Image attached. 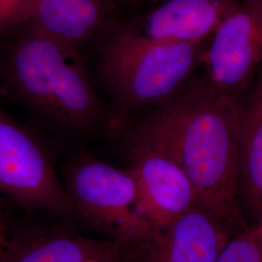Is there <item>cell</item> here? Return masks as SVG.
Returning <instances> with one entry per match:
<instances>
[{"label":"cell","mask_w":262,"mask_h":262,"mask_svg":"<svg viewBox=\"0 0 262 262\" xmlns=\"http://www.w3.org/2000/svg\"><path fill=\"white\" fill-rule=\"evenodd\" d=\"M140 245L45 231L9 240L0 262H139Z\"/></svg>","instance_id":"10"},{"label":"cell","mask_w":262,"mask_h":262,"mask_svg":"<svg viewBox=\"0 0 262 262\" xmlns=\"http://www.w3.org/2000/svg\"><path fill=\"white\" fill-rule=\"evenodd\" d=\"M236 1H238V2H259L262 0H236Z\"/></svg>","instance_id":"17"},{"label":"cell","mask_w":262,"mask_h":262,"mask_svg":"<svg viewBox=\"0 0 262 262\" xmlns=\"http://www.w3.org/2000/svg\"><path fill=\"white\" fill-rule=\"evenodd\" d=\"M211 36L203 55L207 83L242 100L262 61V1L239 2Z\"/></svg>","instance_id":"6"},{"label":"cell","mask_w":262,"mask_h":262,"mask_svg":"<svg viewBox=\"0 0 262 262\" xmlns=\"http://www.w3.org/2000/svg\"><path fill=\"white\" fill-rule=\"evenodd\" d=\"M129 169L137 187V210L152 230L168 225L200 205L185 171L161 150L131 140Z\"/></svg>","instance_id":"7"},{"label":"cell","mask_w":262,"mask_h":262,"mask_svg":"<svg viewBox=\"0 0 262 262\" xmlns=\"http://www.w3.org/2000/svg\"><path fill=\"white\" fill-rule=\"evenodd\" d=\"M63 186L74 212L111 238L141 245L151 233L137 210V187L130 169L81 158L67 166Z\"/></svg>","instance_id":"4"},{"label":"cell","mask_w":262,"mask_h":262,"mask_svg":"<svg viewBox=\"0 0 262 262\" xmlns=\"http://www.w3.org/2000/svg\"><path fill=\"white\" fill-rule=\"evenodd\" d=\"M236 0H164L146 13L115 26L110 36L139 43H202Z\"/></svg>","instance_id":"8"},{"label":"cell","mask_w":262,"mask_h":262,"mask_svg":"<svg viewBox=\"0 0 262 262\" xmlns=\"http://www.w3.org/2000/svg\"><path fill=\"white\" fill-rule=\"evenodd\" d=\"M107 1L111 5V7L114 9V11L117 12V10L119 8L131 4V3L135 2L136 0H107Z\"/></svg>","instance_id":"16"},{"label":"cell","mask_w":262,"mask_h":262,"mask_svg":"<svg viewBox=\"0 0 262 262\" xmlns=\"http://www.w3.org/2000/svg\"><path fill=\"white\" fill-rule=\"evenodd\" d=\"M185 84L126 130L131 140L161 150L178 163L201 206L227 227L245 229L238 205L243 100L221 94L208 83Z\"/></svg>","instance_id":"1"},{"label":"cell","mask_w":262,"mask_h":262,"mask_svg":"<svg viewBox=\"0 0 262 262\" xmlns=\"http://www.w3.org/2000/svg\"><path fill=\"white\" fill-rule=\"evenodd\" d=\"M227 226L201 205L154 229L140 245L139 262H215L230 238Z\"/></svg>","instance_id":"9"},{"label":"cell","mask_w":262,"mask_h":262,"mask_svg":"<svg viewBox=\"0 0 262 262\" xmlns=\"http://www.w3.org/2000/svg\"><path fill=\"white\" fill-rule=\"evenodd\" d=\"M115 14L107 0H33L28 24L82 52L112 27Z\"/></svg>","instance_id":"11"},{"label":"cell","mask_w":262,"mask_h":262,"mask_svg":"<svg viewBox=\"0 0 262 262\" xmlns=\"http://www.w3.org/2000/svg\"><path fill=\"white\" fill-rule=\"evenodd\" d=\"M0 94L60 130L109 126L82 52L29 24L0 41Z\"/></svg>","instance_id":"2"},{"label":"cell","mask_w":262,"mask_h":262,"mask_svg":"<svg viewBox=\"0 0 262 262\" xmlns=\"http://www.w3.org/2000/svg\"><path fill=\"white\" fill-rule=\"evenodd\" d=\"M32 5L33 0H0V41L28 24Z\"/></svg>","instance_id":"14"},{"label":"cell","mask_w":262,"mask_h":262,"mask_svg":"<svg viewBox=\"0 0 262 262\" xmlns=\"http://www.w3.org/2000/svg\"><path fill=\"white\" fill-rule=\"evenodd\" d=\"M203 57L202 43H139L109 36L99 73L111 99L109 127L126 130L134 113L176 94Z\"/></svg>","instance_id":"3"},{"label":"cell","mask_w":262,"mask_h":262,"mask_svg":"<svg viewBox=\"0 0 262 262\" xmlns=\"http://www.w3.org/2000/svg\"><path fill=\"white\" fill-rule=\"evenodd\" d=\"M215 262H262V214L253 226L228 239Z\"/></svg>","instance_id":"13"},{"label":"cell","mask_w":262,"mask_h":262,"mask_svg":"<svg viewBox=\"0 0 262 262\" xmlns=\"http://www.w3.org/2000/svg\"><path fill=\"white\" fill-rule=\"evenodd\" d=\"M0 195L30 210L61 216L75 214L42 144L1 106Z\"/></svg>","instance_id":"5"},{"label":"cell","mask_w":262,"mask_h":262,"mask_svg":"<svg viewBox=\"0 0 262 262\" xmlns=\"http://www.w3.org/2000/svg\"><path fill=\"white\" fill-rule=\"evenodd\" d=\"M238 187L262 214V72L243 101L238 147Z\"/></svg>","instance_id":"12"},{"label":"cell","mask_w":262,"mask_h":262,"mask_svg":"<svg viewBox=\"0 0 262 262\" xmlns=\"http://www.w3.org/2000/svg\"><path fill=\"white\" fill-rule=\"evenodd\" d=\"M8 241H9V239L7 238L5 225H4V221H3V215H2L1 207H0V254L4 251Z\"/></svg>","instance_id":"15"}]
</instances>
